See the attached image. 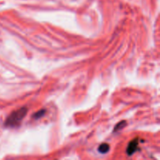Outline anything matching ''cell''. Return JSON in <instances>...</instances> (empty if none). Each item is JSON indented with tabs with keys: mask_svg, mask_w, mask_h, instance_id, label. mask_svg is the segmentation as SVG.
<instances>
[{
	"mask_svg": "<svg viewBox=\"0 0 160 160\" xmlns=\"http://www.w3.org/2000/svg\"><path fill=\"white\" fill-rule=\"evenodd\" d=\"M27 112H28V109L25 107L14 111L6 119L5 124H6V126L10 127V128L18 126L20 122L22 121V120L25 117Z\"/></svg>",
	"mask_w": 160,
	"mask_h": 160,
	"instance_id": "6da1fadb",
	"label": "cell"
},
{
	"mask_svg": "<svg viewBox=\"0 0 160 160\" xmlns=\"http://www.w3.org/2000/svg\"><path fill=\"white\" fill-rule=\"evenodd\" d=\"M138 139L135 138L134 140L131 141V142L128 145V148H127V153L129 156L134 154L136 152V150L138 149Z\"/></svg>",
	"mask_w": 160,
	"mask_h": 160,
	"instance_id": "7a4b0ae2",
	"label": "cell"
},
{
	"mask_svg": "<svg viewBox=\"0 0 160 160\" xmlns=\"http://www.w3.org/2000/svg\"><path fill=\"white\" fill-rule=\"evenodd\" d=\"M109 145H108L107 143H103L98 147V152L100 153H102V154H105V153L108 152L109 151Z\"/></svg>",
	"mask_w": 160,
	"mask_h": 160,
	"instance_id": "3957f363",
	"label": "cell"
},
{
	"mask_svg": "<svg viewBox=\"0 0 160 160\" xmlns=\"http://www.w3.org/2000/svg\"><path fill=\"white\" fill-rule=\"evenodd\" d=\"M126 124H127L126 121L120 122V123H119L115 127V128H114V131H120V130L123 129V128L126 126Z\"/></svg>",
	"mask_w": 160,
	"mask_h": 160,
	"instance_id": "277c9868",
	"label": "cell"
},
{
	"mask_svg": "<svg viewBox=\"0 0 160 160\" xmlns=\"http://www.w3.org/2000/svg\"><path fill=\"white\" fill-rule=\"evenodd\" d=\"M45 109H42V110L38 111V112H36V113L34 114V118L39 119V118H41V117H43V116L45 115Z\"/></svg>",
	"mask_w": 160,
	"mask_h": 160,
	"instance_id": "5b68a950",
	"label": "cell"
}]
</instances>
